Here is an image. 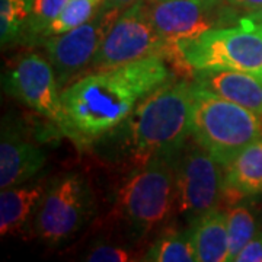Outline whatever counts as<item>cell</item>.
<instances>
[{"label":"cell","instance_id":"cell-1","mask_svg":"<svg viewBox=\"0 0 262 262\" xmlns=\"http://www.w3.org/2000/svg\"><path fill=\"white\" fill-rule=\"evenodd\" d=\"M172 80L166 58L153 56L94 70L61 91L70 140L91 143L118 128L155 89Z\"/></svg>","mask_w":262,"mask_h":262},{"label":"cell","instance_id":"cell-2","mask_svg":"<svg viewBox=\"0 0 262 262\" xmlns=\"http://www.w3.org/2000/svg\"><path fill=\"white\" fill-rule=\"evenodd\" d=\"M191 83L169 80L150 92L122 122L125 146L139 162L177 156L191 137Z\"/></svg>","mask_w":262,"mask_h":262},{"label":"cell","instance_id":"cell-3","mask_svg":"<svg viewBox=\"0 0 262 262\" xmlns=\"http://www.w3.org/2000/svg\"><path fill=\"white\" fill-rule=\"evenodd\" d=\"M177 156H153L136 166L122 184L117 210L134 241L168 222L177 208Z\"/></svg>","mask_w":262,"mask_h":262},{"label":"cell","instance_id":"cell-4","mask_svg":"<svg viewBox=\"0 0 262 262\" xmlns=\"http://www.w3.org/2000/svg\"><path fill=\"white\" fill-rule=\"evenodd\" d=\"M191 137L225 169L262 136L261 117L191 82Z\"/></svg>","mask_w":262,"mask_h":262},{"label":"cell","instance_id":"cell-5","mask_svg":"<svg viewBox=\"0 0 262 262\" xmlns=\"http://www.w3.org/2000/svg\"><path fill=\"white\" fill-rule=\"evenodd\" d=\"M215 27L175 46V60L191 70L227 69L262 77V27L237 20Z\"/></svg>","mask_w":262,"mask_h":262},{"label":"cell","instance_id":"cell-6","mask_svg":"<svg viewBox=\"0 0 262 262\" xmlns=\"http://www.w3.org/2000/svg\"><path fill=\"white\" fill-rule=\"evenodd\" d=\"M95 200L89 182L80 173H64L48 182L34 230L48 245H60L79 233L91 220Z\"/></svg>","mask_w":262,"mask_h":262},{"label":"cell","instance_id":"cell-7","mask_svg":"<svg viewBox=\"0 0 262 262\" xmlns=\"http://www.w3.org/2000/svg\"><path fill=\"white\" fill-rule=\"evenodd\" d=\"M177 208L187 226L217 210L225 198V170L217 160L192 140L175 159Z\"/></svg>","mask_w":262,"mask_h":262},{"label":"cell","instance_id":"cell-8","mask_svg":"<svg viewBox=\"0 0 262 262\" xmlns=\"http://www.w3.org/2000/svg\"><path fill=\"white\" fill-rule=\"evenodd\" d=\"M153 56L173 58V48L153 28L147 13V2L137 0L118 13L91 69H111Z\"/></svg>","mask_w":262,"mask_h":262},{"label":"cell","instance_id":"cell-9","mask_svg":"<svg viewBox=\"0 0 262 262\" xmlns=\"http://www.w3.org/2000/svg\"><path fill=\"white\" fill-rule=\"evenodd\" d=\"M3 86L6 94L46 117L63 136L70 137L61 89L57 83L54 69L48 58L37 53H25L19 56L8 75L3 77Z\"/></svg>","mask_w":262,"mask_h":262},{"label":"cell","instance_id":"cell-10","mask_svg":"<svg viewBox=\"0 0 262 262\" xmlns=\"http://www.w3.org/2000/svg\"><path fill=\"white\" fill-rule=\"evenodd\" d=\"M117 16L118 12L99 10L83 25L41 41L61 91L92 67L95 56Z\"/></svg>","mask_w":262,"mask_h":262},{"label":"cell","instance_id":"cell-11","mask_svg":"<svg viewBox=\"0 0 262 262\" xmlns=\"http://www.w3.org/2000/svg\"><path fill=\"white\" fill-rule=\"evenodd\" d=\"M147 13L153 28L173 48V51L181 41L223 25L222 2L150 0L147 2Z\"/></svg>","mask_w":262,"mask_h":262},{"label":"cell","instance_id":"cell-12","mask_svg":"<svg viewBox=\"0 0 262 262\" xmlns=\"http://www.w3.org/2000/svg\"><path fill=\"white\" fill-rule=\"evenodd\" d=\"M46 153L24 137L15 127L2 124L0 136V188L15 187L37 178L46 166Z\"/></svg>","mask_w":262,"mask_h":262},{"label":"cell","instance_id":"cell-13","mask_svg":"<svg viewBox=\"0 0 262 262\" xmlns=\"http://www.w3.org/2000/svg\"><path fill=\"white\" fill-rule=\"evenodd\" d=\"M192 82L211 94L237 103L262 118V77L241 70H192Z\"/></svg>","mask_w":262,"mask_h":262},{"label":"cell","instance_id":"cell-14","mask_svg":"<svg viewBox=\"0 0 262 262\" xmlns=\"http://www.w3.org/2000/svg\"><path fill=\"white\" fill-rule=\"evenodd\" d=\"M48 187L47 179H31L25 184L2 189L0 192V233H22L35 220L39 204Z\"/></svg>","mask_w":262,"mask_h":262},{"label":"cell","instance_id":"cell-15","mask_svg":"<svg viewBox=\"0 0 262 262\" xmlns=\"http://www.w3.org/2000/svg\"><path fill=\"white\" fill-rule=\"evenodd\" d=\"M223 170L225 196L262 195V136L248 144Z\"/></svg>","mask_w":262,"mask_h":262},{"label":"cell","instance_id":"cell-16","mask_svg":"<svg viewBox=\"0 0 262 262\" xmlns=\"http://www.w3.org/2000/svg\"><path fill=\"white\" fill-rule=\"evenodd\" d=\"M191 227L195 245L196 262H226L229 253L227 219L219 208L213 210Z\"/></svg>","mask_w":262,"mask_h":262},{"label":"cell","instance_id":"cell-17","mask_svg":"<svg viewBox=\"0 0 262 262\" xmlns=\"http://www.w3.org/2000/svg\"><path fill=\"white\" fill-rule=\"evenodd\" d=\"M143 261L196 262L191 227L187 226L185 229H169L160 233L146 251Z\"/></svg>","mask_w":262,"mask_h":262},{"label":"cell","instance_id":"cell-18","mask_svg":"<svg viewBox=\"0 0 262 262\" xmlns=\"http://www.w3.org/2000/svg\"><path fill=\"white\" fill-rule=\"evenodd\" d=\"M35 0H0V41L6 47L25 41Z\"/></svg>","mask_w":262,"mask_h":262},{"label":"cell","instance_id":"cell-19","mask_svg":"<svg viewBox=\"0 0 262 262\" xmlns=\"http://www.w3.org/2000/svg\"><path fill=\"white\" fill-rule=\"evenodd\" d=\"M227 219V241L229 253L227 261H236V256L259 232L258 220L253 211L245 204H234L226 211Z\"/></svg>","mask_w":262,"mask_h":262},{"label":"cell","instance_id":"cell-20","mask_svg":"<svg viewBox=\"0 0 262 262\" xmlns=\"http://www.w3.org/2000/svg\"><path fill=\"white\" fill-rule=\"evenodd\" d=\"M99 10H101L99 0H67L60 15L53 20V24L44 32L41 41L48 37L61 35L83 25L94 18Z\"/></svg>","mask_w":262,"mask_h":262},{"label":"cell","instance_id":"cell-21","mask_svg":"<svg viewBox=\"0 0 262 262\" xmlns=\"http://www.w3.org/2000/svg\"><path fill=\"white\" fill-rule=\"evenodd\" d=\"M66 3L67 0H35L25 41L39 42L48 27L63 10Z\"/></svg>","mask_w":262,"mask_h":262},{"label":"cell","instance_id":"cell-22","mask_svg":"<svg viewBox=\"0 0 262 262\" xmlns=\"http://www.w3.org/2000/svg\"><path fill=\"white\" fill-rule=\"evenodd\" d=\"M84 259L89 262H128L136 261V253L122 245L99 242L92 246Z\"/></svg>","mask_w":262,"mask_h":262},{"label":"cell","instance_id":"cell-23","mask_svg":"<svg viewBox=\"0 0 262 262\" xmlns=\"http://www.w3.org/2000/svg\"><path fill=\"white\" fill-rule=\"evenodd\" d=\"M262 0H222V20L223 25L227 22H236L239 15L244 16L253 10L259 9Z\"/></svg>","mask_w":262,"mask_h":262},{"label":"cell","instance_id":"cell-24","mask_svg":"<svg viewBox=\"0 0 262 262\" xmlns=\"http://www.w3.org/2000/svg\"><path fill=\"white\" fill-rule=\"evenodd\" d=\"M236 262H262V230L255 234L239 252Z\"/></svg>","mask_w":262,"mask_h":262},{"label":"cell","instance_id":"cell-25","mask_svg":"<svg viewBox=\"0 0 262 262\" xmlns=\"http://www.w3.org/2000/svg\"><path fill=\"white\" fill-rule=\"evenodd\" d=\"M137 0H103L102 9L101 10H111V12H122L131 6L133 3H136Z\"/></svg>","mask_w":262,"mask_h":262},{"label":"cell","instance_id":"cell-26","mask_svg":"<svg viewBox=\"0 0 262 262\" xmlns=\"http://www.w3.org/2000/svg\"><path fill=\"white\" fill-rule=\"evenodd\" d=\"M237 20H245V22H249V24H253V25L262 27V6L259 9L253 10L251 13H248V15L241 16ZM237 20H236V22H237Z\"/></svg>","mask_w":262,"mask_h":262},{"label":"cell","instance_id":"cell-27","mask_svg":"<svg viewBox=\"0 0 262 262\" xmlns=\"http://www.w3.org/2000/svg\"><path fill=\"white\" fill-rule=\"evenodd\" d=\"M211 2H222V0H211Z\"/></svg>","mask_w":262,"mask_h":262}]
</instances>
